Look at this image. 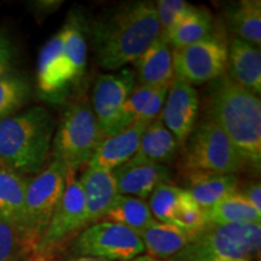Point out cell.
Segmentation results:
<instances>
[{"label":"cell","instance_id":"obj_17","mask_svg":"<svg viewBox=\"0 0 261 261\" xmlns=\"http://www.w3.org/2000/svg\"><path fill=\"white\" fill-rule=\"evenodd\" d=\"M197 232L198 231H191L177 225L156 221L139 236L144 244L145 252H148L146 255L167 261L184 249Z\"/></svg>","mask_w":261,"mask_h":261},{"label":"cell","instance_id":"obj_19","mask_svg":"<svg viewBox=\"0 0 261 261\" xmlns=\"http://www.w3.org/2000/svg\"><path fill=\"white\" fill-rule=\"evenodd\" d=\"M189 180L187 191L203 211L237 192L240 188L236 174L190 173Z\"/></svg>","mask_w":261,"mask_h":261},{"label":"cell","instance_id":"obj_34","mask_svg":"<svg viewBox=\"0 0 261 261\" xmlns=\"http://www.w3.org/2000/svg\"><path fill=\"white\" fill-rule=\"evenodd\" d=\"M169 261H240L225 259V257H218L211 254L203 253L188 244L184 249H181L178 254H175Z\"/></svg>","mask_w":261,"mask_h":261},{"label":"cell","instance_id":"obj_32","mask_svg":"<svg viewBox=\"0 0 261 261\" xmlns=\"http://www.w3.org/2000/svg\"><path fill=\"white\" fill-rule=\"evenodd\" d=\"M169 85H162V86H158L149 98L148 102L145 103L144 108L140 110L139 115L136 117L135 122L145 123V125H150L152 121L158 119L160 113L162 112V108L165 106L166 97L168 93Z\"/></svg>","mask_w":261,"mask_h":261},{"label":"cell","instance_id":"obj_1","mask_svg":"<svg viewBox=\"0 0 261 261\" xmlns=\"http://www.w3.org/2000/svg\"><path fill=\"white\" fill-rule=\"evenodd\" d=\"M93 42L103 69L117 70L138 60L161 37L154 3L122 4L94 22Z\"/></svg>","mask_w":261,"mask_h":261},{"label":"cell","instance_id":"obj_26","mask_svg":"<svg viewBox=\"0 0 261 261\" xmlns=\"http://www.w3.org/2000/svg\"><path fill=\"white\" fill-rule=\"evenodd\" d=\"M31 87L19 75L8 74L0 77V120L12 116L27 102Z\"/></svg>","mask_w":261,"mask_h":261},{"label":"cell","instance_id":"obj_8","mask_svg":"<svg viewBox=\"0 0 261 261\" xmlns=\"http://www.w3.org/2000/svg\"><path fill=\"white\" fill-rule=\"evenodd\" d=\"M86 227L83 188L75 178V172L68 171L60 203L28 261H54Z\"/></svg>","mask_w":261,"mask_h":261},{"label":"cell","instance_id":"obj_25","mask_svg":"<svg viewBox=\"0 0 261 261\" xmlns=\"http://www.w3.org/2000/svg\"><path fill=\"white\" fill-rule=\"evenodd\" d=\"M228 27L233 38L260 48L261 42V3L259 0H243L228 15Z\"/></svg>","mask_w":261,"mask_h":261},{"label":"cell","instance_id":"obj_24","mask_svg":"<svg viewBox=\"0 0 261 261\" xmlns=\"http://www.w3.org/2000/svg\"><path fill=\"white\" fill-rule=\"evenodd\" d=\"M177 150V140L163 125L161 117H158L148 125L143 133L136 155L166 166V163H169L174 159Z\"/></svg>","mask_w":261,"mask_h":261},{"label":"cell","instance_id":"obj_22","mask_svg":"<svg viewBox=\"0 0 261 261\" xmlns=\"http://www.w3.org/2000/svg\"><path fill=\"white\" fill-rule=\"evenodd\" d=\"M103 219L122 225L138 234L156 223L149 204L144 200L126 195L116 196Z\"/></svg>","mask_w":261,"mask_h":261},{"label":"cell","instance_id":"obj_13","mask_svg":"<svg viewBox=\"0 0 261 261\" xmlns=\"http://www.w3.org/2000/svg\"><path fill=\"white\" fill-rule=\"evenodd\" d=\"M119 195L144 200L162 182H169L167 166L135 155L129 161L113 171Z\"/></svg>","mask_w":261,"mask_h":261},{"label":"cell","instance_id":"obj_6","mask_svg":"<svg viewBox=\"0 0 261 261\" xmlns=\"http://www.w3.org/2000/svg\"><path fill=\"white\" fill-rule=\"evenodd\" d=\"M68 169L56 160L28 181L21 233L29 256L50 223L64 192Z\"/></svg>","mask_w":261,"mask_h":261},{"label":"cell","instance_id":"obj_12","mask_svg":"<svg viewBox=\"0 0 261 261\" xmlns=\"http://www.w3.org/2000/svg\"><path fill=\"white\" fill-rule=\"evenodd\" d=\"M198 94L194 86L174 77L169 84L161 121L178 144H185L196 126L198 114Z\"/></svg>","mask_w":261,"mask_h":261},{"label":"cell","instance_id":"obj_5","mask_svg":"<svg viewBox=\"0 0 261 261\" xmlns=\"http://www.w3.org/2000/svg\"><path fill=\"white\" fill-rule=\"evenodd\" d=\"M103 140L92 108L77 100L65 109L52 139L51 155L68 171L76 172L90 160Z\"/></svg>","mask_w":261,"mask_h":261},{"label":"cell","instance_id":"obj_14","mask_svg":"<svg viewBox=\"0 0 261 261\" xmlns=\"http://www.w3.org/2000/svg\"><path fill=\"white\" fill-rule=\"evenodd\" d=\"M148 125L133 122L116 135L103 139L87 167L113 172L129 161L138 151L140 139Z\"/></svg>","mask_w":261,"mask_h":261},{"label":"cell","instance_id":"obj_4","mask_svg":"<svg viewBox=\"0 0 261 261\" xmlns=\"http://www.w3.org/2000/svg\"><path fill=\"white\" fill-rule=\"evenodd\" d=\"M87 64V42L83 23L71 16L41 48L38 86L45 94H57L83 76Z\"/></svg>","mask_w":261,"mask_h":261},{"label":"cell","instance_id":"obj_2","mask_svg":"<svg viewBox=\"0 0 261 261\" xmlns=\"http://www.w3.org/2000/svg\"><path fill=\"white\" fill-rule=\"evenodd\" d=\"M208 116L228 137L248 167L261 166L260 97L244 89L227 73L210 83Z\"/></svg>","mask_w":261,"mask_h":261},{"label":"cell","instance_id":"obj_18","mask_svg":"<svg viewBox=\"0 0 261 261\" xmlns=\"http://www.w3.org/2000/svg\"><path fill=\"white\" fill-rule=\"evenodd\" d=\"M133 64L139 85L158 87L169 85L174 79L171 46L161 37Z\"/></svg>","mask_w":261,"mask_h":261},{"label":"cell","instance_id":"obj_21","mask_svg":"<svg viewBox=\"0 0 261 261\" xmlns=\"http://www.w3.org/2000/svg\"><path fill=\"white\" fill-rule=\"evenodd\" d=\"M27 177L0 162V217L14 223L21 231Z\"/></svg>","mask_w":261,"mask_h":261},{"label":"cell","instance_id":"obj_15","mask_svg":"<svg viewBox=\"0 0 261 261\" xmlns=\"http://www.w3.org/2000/svg\"><path fill=\"white\" fill-rule=\"evenodd\" d=\"M87 226L99 223L119 195L113 172L86 167L80 179Z\"/></svg>","mask_w":261,"mask_h":261},{"label":"cell","instance_id":"obj_36","mask_svg":"<svg viewBox=\"0 0 261 261\" xmlns=\"http://www.w3.org/2000/svg\"><path fill=\"white\" fill-rule=\"evenodd\" d=\"M64 261H109L104 259H98V257H91V256H75L70 257V259Z\"/></svg>","mask_w":261,"mask_h":261},{"label":"cell","instance_id":"obj_16","mask_svg":"<svg viewBox=\"0 0 261 261\" xmlns=\"http://www.w3.org/2000/svg\"><path fill=\"white\" fill-rule=\"evenodd\" d=\"M227 74L244 89L260 97L261 54L257 48L241 39L232 38L227 44Z\"/></svg>","mask_w":261,"mask_h":261},{"label":"cell","instance_id":"obj_30","mask_svg":"<svg viewBox=\"0 0 261 261\" xmlns=\"http://www.w3.org/2000/svg\"><path fill=\"white\" fill-rule=\"evenodd\" d=\"M191 8L192 5L184 0H160L156 3L155 9L161 35L168 32Z\"/></svg>","mask_w":261,"mask_h":261},{"label":"cell","instance_id":"obj_33","mask_svg":"<svg viewBox=\"0 0 261 261\" xmlns=\"http://www.w3.org/2000/svg\"><path fill=\"white\" fill-rule=\"evenodd\" d=\"M12 58H14V45L8 34L0 32V77L5 76L11 70Z\"/></svg>","mask_w":261,"mask_h":261},{"label":"cell","instance_id":"obj_9","mask_svg":"<svg viewBox=\"0 0 261 261\" xmlns=\"http://www.w3.org/2000/svg\"><path fill=\"white\" fill-rule=\"evenodd\" d=\"M174 77L191 86L202 85L220 77L227 70V44L221 35L212 33L207 38L173 48Z\"/></svg>","mask_w":261,"mask_h":261},{"label":"cell","instance_id":"obj_23","mask_svg":"<svg viewBox=\"0 0 261 261\" xmlns=\"http://www.w3.org/2000/svg\"><path fill=\"white\" fill-rule=\"evenodd\" d=\"M205 224H260L261 212L256 211L242 195L234 192L204 211Z\"/></svg>","mask_w":261,"mask_h":261},{"label":"cell","instance_id":"obj_35","mask_svg":"<svg viewBox=\"0 0 261 261\" xmlns=\"http://www.w3.org/2000/svg\"><path fill=\"white\" fill-rule=\"evenodd\" d=\"M237 192L242 195L256 211L261 212V187L259 181H254L248 185H244L240 190H237Z\"/></svg>","mask_w":261,"mask_h":261},{"label":"cell","instance_id":"obj_31","mask_svg":"<svg viewBox=\"0 0 261 261\" xmlns=\"http://www.w3.org/2000/svg\"><path fill=\"white\" fill-rule=\"evenodd\" d=\"M156 87L152 86H145V85H138L135 89L132 90V92L129 93V96L127 97L125 104L122 107V123L123 126L128 127L130 123L135 122L136 117L139 115L140 110L143 109L145 106V103L148 102V99L151 97V94L154 93Z\"/></svg>","mask_w":261,"mask_h":261},{"label":"cell","instance_id":"obj_27","mask_svg":"<svg viewBox=\"0 0 261 261\" xmlns=\"http://www.w3.org/2000/svg\"><path fill=\"white\" fill-rule=\"evenodd\" d=\"M182 189L171 182H162L150 195L149 208L155 220L163 224L174 225L175 212L180 201Z\"/></svg>","mask_w":261,"mask_h":261},{"label":"cell","instance_id":"obj_3","mask_svg":"<svg viewBox=\"0 0 261 261\" xmlns=\"http://www.w3.org/2000/svg\"><path fill=\"white\" fill-rule=\"evenodd\" d=\"M55 130L54 117L41 107L0 120V162L23 177L38 175L51 155Z\"/></svg>","mask_w":261,"mask_h":261},{"label":"cell","instance_id":"obj_28","mask_svg":"<svg viewBox=\"0 0 261 261\" xmlns=\"http://www.w3.org/2000/svg\"><path fill=\"white\" fill-rule=\"evenodd\" d=\"M29 260V253L19 228L0 217V261Z\"/></svg>","mask_w":261,"mask_h":261},{"label":"cell","instance_id":"obj_11","mask_svg":"<svg viewBox=\"0 0 261 261\" xmlns=\"http://www.w3.org/2000/svg\"><path fill=\"white\" fill-rule=\"evenodd\" d=\"M136 74L132 70L122 69L115 74L100 75L94 84L91 108L103 139L125 129L122 107L136 87Z\"/></svg>","mask_w":261,"mask_h":261},{"label":"cell","instance_id":"obj_37","mask_svg":"<svg viewBox=\"0 0 261 261\" xmlns=\"http://www.w3.org/2000/svg\"><path fill=\"white\" fill-rule=\"evenodd\" d=\"M129 261H162V260L155 259V257H151L149 255H139V256H137V257H135V259H132Z\"/></svg>","mask_w":261,"mask_h":261},{"label":"cell","instance_id":"obj_20","mask_svg":"<svg viewBox=\"0 0 261 261\" xmlns=\"http://www.w3.org/2000/svg\"><path fill=\"white\" fill-rule=\"evenodd\" d=\"M213 18L207 9L192 8L173 27L161 35L169 46L179 48L207 38L213 33Z\"/></svg>","mask_w":261,"mask_h":261},{"label":"cell","instance_id":"obj_10","mask_svg":"<svg viewBox=\"0 0 261 261\" xmlns=\"http://www.w3.org/2000/svg\"><path fill=\"white\" fill-rule=\"evenodd\" d=\"M145 252L140 236L112 221H99L84 228L73 243L75 256L109 261H129Z\"/></svg>","mask_w":261,"mask_h":261},{"label":"cell","instance_id":"obj_7","mask_svg":"<svg viewBox=\"0 0 261 261\" xmlns=\"http://www.w3.org/2000/svg\"><path fill=\"white\" fill-rule=\"evenodd\" d=\"M182 163L189 173L236 174L247 167L228 137L210 116L189 136Z\"/></svg>","mask_w":261,"mask_h":261},{"label":"cell","instance_id":"obj_29","mask_svg":"<svg viewBox=\"0 0 261 261\" xmlns=\"http://www.w3.org/2000/svg\"><path fill=\"white\" fill-rule=\"evenodd\" d=\"M174 225L191 231H200L204 227V211L194 201L187 190H182L179 205L175 212Z\"/></svg>","mask_w":261,"mask_h":261}]
</instances>
